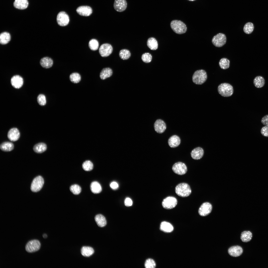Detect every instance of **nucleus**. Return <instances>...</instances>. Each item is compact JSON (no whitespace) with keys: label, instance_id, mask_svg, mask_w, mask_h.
Segmentation results:
<instances>
[{"label":"nucleus","instance_id":"34","mask_svg":"<svg viewBox=\"0 0 268 268\" xmlns=\"http://www.w3.org/2000/svg\"><path fill=\"white\" fill-rule=\"evenodd\" d=\"M230 60L226 58L221 59L219 62V65L221 68L225 69L228 68L230 67Z\"/></svg>","mask_w":268,"mask_h":268},{"label":"nucleus","instance_id":"31","mask_svg":"<svg viewBox=\"0 0 268 268\" xmlns=\"http://www.w3.org/2000/svg\"><path fill=\"white\" fill-rule=\"evenodd\" d=\"M93 248L89 246H83L81 250V253L82 255L85 257H89L94 253Z\"/></svg>","mask_w":268,"mask_h":268},{"label":"nucleus","instance_id":"4","mask_svg":"<svg viewBox=\"0 0 268 268\" xmlns=\"http://www.w3.org/2000/svg\"><path fill=\"white\" fill-rule=\"evenodd\" d=\"M218 90L221 96L225 97L231 96L234 92L233 86L227 83H222L219 85L218 88Z\"/></svg>","mask_w":268,"mask_h":268},{"label":"nucleus","instance_id":"10","mask_svg":"<svg viewBox=\"0 0 268 268\" xmlns=\"http://www.w3.org/2000/svg\"><path fill=\"white\" fill-rule=\"evenodd\" d=\"M113 50L112 47L110 44L107 43H104L100 46L99 52L101 56L106 57L111 54Z\"/></svg>","mask_w":268,"mask_h":268},{"label":"nucleus","instance_id":"12","mask_svg":"<svg viewBox=\"0 0 268 268\" xmlns=\"http://www.w3.org/2000/svg\"><path fill=\"white\" fill-rule=\"evenodd\" d=\"M212 209V205L210 203L208 202H204L199 208V213L201 216H205L210 213Z\"/></svg>","mask_w":268,"mask_h":268},{"label":"nucleus","instance_id":"5","mask_svg":"<svg viewBox=\"0 0 268 268\" xmlns=\"http://www.w3.org/2000/svg\"><path fill=\"white\" fill-rule=\"evenodd\" d=\"M227 38L226 35L222 33H219L213 37L212 42L213 44L217 47H221L226 43Z\"/></svg>","mask_w":268,"mask_h":268},{"label":"nucleus","instance_id":"41","mask_svg":"<svg viewBox=\"0 0 268 268\" xmlns=\"http://www.w3.org/2000/svg\"><path fill=\"white\" fill-rule=\"evenodd\" d=\"M156 266V264L154 260L151 259H148L146 261L145 267L146 268H154Z\"/></svg>","mask_w":268,"mask_h":268},{"label":"nucleus","instance_id":"42","mask_svg":"<svg viewBox=\"0 0 268 268\" xmlns=\"http://www.w3.org/2000/svg\"><path fill=\"white\" fill-rule=\"evenodd\" d=\"M142 61L145 63L150 62L152 60V57L151 55L148 53H146L143 54L141 56Z\"/></svg>","mask_w":268,"mask_h":268},{"label":"nucleus","instance_id":"16","mask_svg":"<svg viewBox=\"0 0 268 268\" xmlns=\"http://www.w3.org/2000/svg\"><path fill=\"white\" fill-rule=\"evenodd\" d=\"M11 83L12 85L14 88L19 89L22 86L23 80L22 78L19 75L13 76L11 79Z\"/></svg>","mask_w":268,"mask_h":268},{"label":"nucleus","instance_id":"11","mask_svg":"<svg viewBox=\"0 0 268 268\" xmlns=\"http://www.w3.org/2000/svg\"><path fill=\"white\" fill-rule=\"evenodd\" d=\"M69 17L68 15L65 12H60L58 14L57 21L58 24L62 26L67 25L69 22Z\"/></svg>","mask_w":268,"mask_h":268},{"label":"nucleus","instance_id":"37","mask_svg":"<svg viewBox=\"0 0 268 268\" xmlns=\"http://www.w3.org/2000/svg\"><path fill=\"white\" fill-rule=\"evenodd\" d=\"M69 79L72 82L74 83H77L80 81L81 77L79 73L77 72H74L70 75Z\"/></svg>","mask_w":268,"mask_h":268},{"label":"nucleus","instance_id":"46","mask_svg":"<svg viewBox=\"0 0 268 268\" xmlns=\"http://www.w3.org/2000/svg\"><path fill=\"white\" fill-rule=\"evenodd\" d=\"M261 122L263 124L268 126V115L264 116L262 118Z\"/></svg>","mask_w":268,"mask_h":268},{"label":"nucleus","instance_id":"2","mask_svg":"<svg viewBox=\"0 0 268 268\" xmlns=\"http://www.w3.org/2000/svg\"><path fill=\"white\" fill-rule=\"evenodd\" d=\"M207 78L206 71L203 69L196 71L194 73L192 77V81L195 84L201 85L206 81Z\"/></svg>","mask_w":268,"mask_h":268},{"label":"nucleus","instance_id":"8","mask_svg":"<svg viewBox=\"0 0 268 268\" xmlns=\"http://www.w3.org/2000/svg\"><path fill=\"white\" fill-rule=\"evenodd\" d=\"M177 204V200L174 197H168L164 199L162 205L164 208L166 209H170L174 208Z\"/></svg>","mask_w":268,"mask_h":268},{"label":"nucleus","instance_id":"44","mask_svg":"<svg viewBox=\"0 0 268 268\" xmlns=\"http://www.w3.org/2000/svg\"><path fill=\"white\" fill-rule=\"evenodd\" d=\"M261 132L263 135L268 137V126H265L263 127L261 129Z\"/></svg>","mask_w":268,"mask_h":268},{"label":"nucleus","instance_id":"40","mask_svg":"<svg viewBox=\"0 0 268 268\" xmlns=\"http://www.w3.org/2000/svg\"><path fill=\"white\" fill-rule=\"evenodd\" d=\"M70 190L72 193L75 195L79 194L81 191V189L80 187L77 184H74L71 185L70 187Z\"/></svg>","mask_w":268,"mask_h":268},{"label":"nucleus","instance_id":"17","mask_svg":"<svg viewBox=\"0 0 268 268\" xmlns=\"http://www.w3.org/2000/svg\"><path fill=\"white\" fill-rule=\"evenodd\" d=\"M242 248L239 246H235L230 248L228 250V253L231 256L237 257L240 256L242 253Z\"/></svg>","mask_w":268,"mask_h":268},{"label":"nucleus","instance_id":"9","mask_svg":"<svg viewBox=\"0 0 268 268\" xmlns=\"http://www.w3.org/2000/svg\"><path fill=\"white\" fill-rule=\"evenodd\" d=\"M172 169L175 173L179 175H184L187 171L186 165L184 163L178 162L175 163L173 166Z\"/></svg>","mask_w":268,"mask_h":268},{"label":"nucleus","instance_id":"28","mask_svg":"<svg viewBox=\"0 0 268 268\" xmlns=\"http://www.w3.org/2000/svg\"><path fill=\"white\" fill-rule=\"evenodd\" d=\"M10 35L8 32H4L0 34V43L1 44L4 45L7 44L10 41Z\"/></svg>","mask_w":268,"mask_h":268},{"label":"nucleus","instance_id":"15","mask_svg":"<svg viewBox=\"0 0 268 268\" xmlns=\"http://www.w3.org/2000/svg\"><path fill=\"white\" fill-rule=\"evenodd\" d=\"M155 131L157 133L161 134L163 133L166 128V126L165 122L161 119L157 120L154 124Z\"/></svg>","mask_w":268,"mask_h":268},{"label":"nucleus","instance_id":"48","mask_svg":"<svg viewBox=\"0 0 268 268\" xmlns=\"http://www.w3.org/2000/svg\"><path fill=\"white\" fill-rule=\"evenodd\" d=\"M43 236L44 238H46L47 237V236L46 234H44L43 235Z\"/></svg>","mask_w":268,"mask_h":268},{"label":"nucleus","instance_id":"47","mask_svg":"<svg viewBox=\"0 0 268 268\" xmlns=\"http://www.w3.org/2000/svg\"><path fill=\"white\" fill-rule=\"evenodd\" d=\"M110 187L113 190L117 189L119 187L118 183L115 181H113L111 182L110 185Z\"/></svg>","mask_w":268,"mask_h":268},{"label":"nucleus","instance_id":"21","mask_svg":"<svg viewBox=\"0 0 268 268\" xmlns=\"http://www.w3.org/2000/svg\"><path fill=\"white\" fill-rule=\"evenodd\" d=\"M27 0H15L13 3L14 7L16 8L24 9L27 8L28 5Z\"/></svg>","mask_w":268,"mask_h":268},{"label":"nucleus","instance_id":"14","mask_svg":"<svg viewBox=\"0 0 268 268\" xmlns=\"http://www.w3.org/2000/svg\"><path fill=\"white\" fill-rule=\"evenodd\" d=\"M7 136L10 140L15 141L19 139L20 136V134L18 129L15 128H13L9 131Z\"/></svg>","mask_w":268,"mask_h":268},{"label":"nucleus","instance_id":"27","mask_svg":"<svg viewBox=\"0 0 268 268\" xmlns=\"http://www.w3.org/2000/svg\"><path fill=\"white\" fill-rule=\"evenodd\" d=\"M112 71L111 69L109 67L103 68L101 71L100 74V77L102 80L110 77L112 75Z\"/></svg>","mask_w":268,"mask_h":268},{"label":"nucleus","instance_id":"43","mask_svg":"<svg viewBox=\"0 0 268 268\" xmlns=\"http://www.w3.org/2000/svg\"><path fill=\"white\" fill-rule=\"evenodd\" d=\"M38 103L40 105H45L46 103V98L44 95L42 94L39 95L37 98Z\"/></svg>","mask_w":268,"mask_h":268},{"label":"nucleus","instance_id":"24","mask_svg":"<svg viewBox=\"0 0 268 268\" xmlns=\"http://www.w3.org/2000/svg\"><path fill=\"white\" fill-rule=\"evenodd\" d=\"M95 219L96 223L99 227H103L106 224L107 222L106 218L102 214L97 215L95 217Z\"/></svg>","mask_w":268,"mask_h":268},{"label":"nucleus","instance_id":"22","mask_svg":"<svg viewBox=\"0 0 268 268\" xmlns=\"http://www.w3.org/2000/svg\"><path fill=\"white\" fill-rule=\"evenodd\" d=\"M40 64L43 67L46 68L51 67L53 65V61L50 58L45 57L41 58L40 62Z\"/></svg>","mask_w":268,"mask_h":268},{"label":"nucleus","instance_id":"26","mask_svg":"<svg viewBox=\"0 0 268 268\" xmlns=\"http://www.w3.org/2000/svg\"><path fill=\"white\" fill-rule=\"evenodd\" d=\"M90 188L91 191L95 194L100 193L102 190L101 185L97 181H94L91 183Z\"/></svg>","mask_w":268,"mask_h":268},{"label":"nucleus","instance_id":"23","mask_svg":"<svg viewBox=\"0 0 268 268\" xmlns=\"http://www.w3.org/2000/svg\"><path fill=\"white\" fill-rule=\"evenodd\" d=\"M160 229L161 231L164 232L170 233L173 230V227L170 223L166 221H163L161 224Z\"/></svg>","mask_w":268,"mask_h":268},{"label":"nucleus","instance_id":"1","mask_svg":"<svg viewBox=\"0 0 268 268\" xmlns=\"http://www.w3.org/2000/svg\"><path fill=\"white\" fill-rule=\"evenodd\" d=\"M175 192L179 196L185 197L189 196L191 192L189 185L185 183H181L178 184L175 188Z\"/></svg>","mask_w":268,"mask_h":268},{"label":"nucleus","instance_id":"20","mask_svg":"<svg viewBox=\"0 0 268 268\" xmlns=\"http://www.w3.org/2000/svg\"><path fill=\"white\" fill-rule=\"evenodd\" d=\"M180 137L176 135H174L171 136L169 138L168 141L169 146L173 148L178 146L180 144Z\"/></svg>","mask_w":268,"mask_h":268},{"label":"nucleus","instance_id":"13","mask_svg":"<svg viewBox=\"0 0 268 268\" xmlns=\"http://www.w3.org/2000/svg\"><path fill=\"white\" fill-rule=\"evenodd\" d=\"M127 2L126 0H115L113 7L117 11L121 12L125 11L127 6Z\"/></svg>","mask_w":268,"mask_h":268},{"label":"nucleus","instance_id":"25","mask_svg":"<svg viewBox=\"0 0 268 268\" xmlns=\"http://www.w3.org/2000/svg\"><path fill=\"white\" fill-rule=\"evenodd\" d=\"M47 148L46 144L44 143L40 142L35 145L33 147V149L35 152L40 153L45 151Z\"/></svg>","mask_w":268,"mask_h":268},{"label":"nucleus","instance_id":"19","mask_svg":"<svg viewBox=\"0 0 268 268\" xmlns=\"http://www.w3.org/2000/svg\"><path fill=\"white\" fill-rule=\"evenodd\" d=\"M204 151L201 147H197L193 149L191 153L192 157L194 159L198 160L201 158L204 154Z\"/></svg>","mask_w":268,"mask_h":268},{"label":"nucleus","instance_id":"7","mask_svg":"<svg viewBox=\"0 0 268 268\" xmlns=\"http://www.w3.org/2000/svg\"><path fill=\"white\" fill-rule=\"evenodd\" d=\"M44 183L42 177L40 176L35 178L33 180L31 186V190L34 192H37L42 188Z\"/></svg>","mask_w":268,"mask_h":268},{"label":"nucleus","instance_id":"45","mask_svg":"<svg viewBox=\"0 0 268 268\" xmlns=\"http://www.w3.org/2000/svg\"><path fill=\"white\" fill-rule=\"evenodd\" d=\"M125 205L127 206H132L133 204V201L129 197L126 198L124 201Z\"/></svg>","mask_w":268,"mask_h":268},{"label":"nucleus","instance_id":"38","mask_svg":"<svg viewBox=\"0 0 268 268\" xmlns=\"http://www.w3.org/2000/svg\"><path fill=\"white\" fill-rule=\"evenodd\" d=\"M89 46L92 50L95 51L97 50L99 47V43L96 39H92L91 40L89 43Z\"/></svg>","mask_w":268,"mask_h":268},{"label":"nucleus","instance_id":"30","mask_svg":"<svg viewBox=\"0 0 268 268\" xmlns=\"http://www.w3.org/2000/svg\"><path fill=\"white\" fill-rule=\"evenodd\" d=\"M253 83L255 86L256 88H261L264 86L265 83V81L263 77L260 76H257L254 79Z\"/></svg>","mask_w":268,"mask_h":268},{"label":"nucleus","instance_id":"6","mask_svg":"<svg viewBox=\"0 0 268 268\" xmlns=\"http://www.w3.org/2000/svg\"><path fill=\"white\" fill-rule=\"evenodd\" d=\"M41 246L39 241L36 239H34L29 241L25 246L26 251L29 253H33L39 250Z\"/></svg>","mask_w":268,"mask_h":268},{"label":"nucleus","instance_id":"35","mask_svg":"<svg viewBox=\"0 0 268 268\" xmlns=\"http://www.w3.org/2000/svg\"><path fill=\"white\" fill-rule=\"evenodd\" d=\"M254 29L253 24L251 22L246 23L244 25L243 30L244 32L247 34H250L253 32Z\"/></svg>","mask_w":268,"mask_h":268},{"label":"nucleus","instance_id":"36","mask_svg":"<svg viewBox=\"0 0 268 268\" xmlns=\"http://www.w3.org/2000/svg\"><path fill=\"white\" fill-rule=\"evenodd\" d=\"M119 56L122 59L126 60L128 59L130 57L131 55L130 51L126 49H123L121 50L119 52Z\"/></svg>","mask_w":268,"mask_h":268},{"label":"nucleus","instance_id":"33","mask_svg":"<svg viewBox=\"0 0 268 268\" xmlns=\"http://www.w3.org/2000/svg\"><path fill=\"white\" fill-rule=\"evenodd\" d=\"M252 237L251 232L249 231H244L241 234L240 239L244 242H247L250 241Z\"/></svg>","mask_w":268,"mask_h":268},{"label":"nucleus","instance_id":"49","mask_svg":"<svg viewBox=\"0 0 268 268\" xmlns=\"http://www.w3.org/2000/svg\"><path fill=\"white\" fill-rule=\"evenodd\" d=\"M189 0L190 1H194V0Z\"/></svg>","mask_w":268,"mask_h":268},{"label":"nucleus","instance_id":"18","mask_svg":"<svg viewBox=\"0 0 268 268\" xmlns=\"http://www.w3.org/2000/svg\"><path fill=\"white\" fill-rule=\"evenodd\" d=\"M77 12L80 15L84 16H88L92 13V8L90 6H83L79 7L76 10Z\"/></svg>","mask_w":268,"mask_h":268},{"label":"nucleus","instance_id":"32","mask_svg":"<svg viewBox=\"0 0 268 268\" xmlns=\"http://www.w3.org/2000/svg\"><path fill=\"white\" fill-rule=\"evenodd\" d=\"M147 45L150 49L152 50H156L158 47L157 41L155 38L153 37H150L148 39Z\"/></svg>","mask_w":268,"mask_h":268},{"label":"nucleus","instance_id":"3","mask_svg":"<svg viewBox=\"0 0 268 268\" xmlns=\"http://www.w3.org/2000/svg\"><path fill=\"white\" fill-rule=\"evenodd\" d=\"M170 27L173 31L178 34H182L185 33L187 30L186 25L182 21L174 20L172 21L170 24Z\"/></svg>","mask_w":268,"mask_h":268},{"label":"nucleus","instance_id":"39","mask_svg":"<svg viewBox=\"0 0 268 268\" xmlns=\"http://www.w3.org/2000/svg\"><path fill=\"white\" fill-rule=\"evenodd\" d=\"M82 167L84 170L86 171H90L93 169V165L91 161L89 160H87L83 163Z\"/></svg>","mask_w":268,"mask_h":268},{"label":"nucleus","instance_id":"29","mask_svg":"<svg viewBox=\"0 0 268 268\" xmlns=\"http://www.w3.org/2000/svg\"><path fill=\"white\" fill-rule=\"evenodd\" d=\"M0 148L1 150L5 152L10 151L12 150L14 148V145L12 142L6 141L2 143L0 145Z\"/></svg>","mask_w":268,"mask_h":268}]
</instances>
